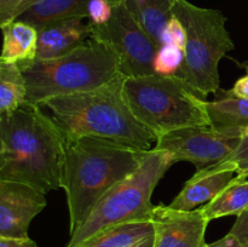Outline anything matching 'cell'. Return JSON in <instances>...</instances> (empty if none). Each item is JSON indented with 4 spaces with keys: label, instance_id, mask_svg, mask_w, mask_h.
I'll use <instances>...</instances> for the list:
<instances>
[{
    "label": "cell",
    "instance_id": "3",
    "mask_svg": "<svg viewBox=\"0 0 248 247\" xmlns=\"http://www.w3.org/2000/svg\"><path fill=\"white\" fill-rule=\"evenodd\" d=\"M125 77L120 74L99 89L53 97L43 104L51 110L65 140L98 137L137 149H152L156 137L138 121L124 99Z\"/></svg>",
    "mask_w": 248,
    "mask_h": 247
},
{
    "label": "cell",
    "instance_id": "6",
    "mask_svg": "<svg viewBox=\"0 0 248 247\" xmlns=\"http://www.w3.org/2000/svg\"><path fill=\"white\" fill-rule=\"evenodd\" d=\"M173 164L176 160L169 152L150 149L142 165L97 202L86 220L70 235L65 247L80 246L90 237L115 225L150 222L154 208L153 191Z\"/></svg>",
    "mask_w": 248,
    "mask_h": 247
},
{
    "label": "cell",
    "instance_id": "29",
    "mask_svg": "<svg viewBox=\"0 0 248 247\" xmlns=\"http://www.w3.org/2000/svg\"><path fill=\"white\" fill-rule=\"evenodd\" d=\"M246 75L240 77L236 82H235L234 87L230 90L234 96L240 97V98H246L248 99V67H246Z\"/></svg>",
    "mask_w": 248,
    "mask_h": 247
},
{
    "label": "cell",
    "instance_id": "27",
    "mask_svg": "<svg viewBox=\"0 0 248 247\" xmlns=\"http://www.w3.org/2000/svg\"><path fill=\"white\" fill-rule=\"evenodd\" d=\"M0 247H39L31 237L26 239H16V237H1L0 236Z\"/></svg>",
    "mask_w": 248,
    "mask_h": 247
},
{
    "label": "cell",
    "instance_id": "25",
    "mask_svg": "<svg viewBox=\"0 0 248 247\" xmlns=\"http://www.w3.org/2000/svg\"><path fill=\"white\" fill-rule=\"evenodd\" d=\"M227 160L236 166V176L248 179V136H242L239 145Z\"/></svg>",
    "mask_w": 248,
    "mask_h": 247
},
{
    "label": "cell",
    "instance_id": "7",
    "mask_svg": "<svg viewBox=\"0 0 248 247\" xmlns=\"http://www.w3.org/2000/svg\"><path fill=\"white\" fill-rule=\"evenodd\" d=\"M173 12L186 29L184 61L176 75L206 101L219 90L220 60L235 48L225 27L227 17L219 10L196 6L188 0H176Z\"/></svg>",
    "mask_w": 248,
    "mask_h": 247
},
{
    "label": "cell",
    "instance_id": "13",
    "mask_svg": "<svg viewBox=\"0 0 248 247\" xmlns=\"http://www.w3.org/2000/svg\"><path fill=\"white\" fill-rule=\"evenodd\" d=\"M81 17L61 19L39 31L35 61L58 58L75 50L91 38V24Z\"/></svg>",
    "mask_w": 248,
    "mask_h": 247
},
{
    "label": "cell",
    "instance_id": "12",
    "mask_svg": "<svg viewBox=\"0 0 248 247\" xmlns=\"http://www.w3.org/2000/svg\"><path fill=\"white\" fill-rule=\"evenodd\" d=\"M236 171L235 164L229 160L199 170L186 182L170 206L176 210L193 211L198 206L206 205L232 183L236 177Z\"/></svg>",
    "mask_w": 248,
    "mask_h": 247
},
{
    "label": "cell",
    "instance_id": "28",
    "mask_svg": "<svg viewBox=\"0 0 248 247\" xmlns=\"http://www.w3.org/2000/svg\"><path fill=\"white\" fill-rule=\"evenodd\" d=\"M205 247H246L235 235L228 232L225 236L212 244H207Z\"/></svg>",
    "mask_w": 248,
    "mask_h": 247
},
{
    "label": "cell",
    "instance_id": "16",
    "mask_svg": "<svg viewBox=\"0 0 248 247\" xmlns=\"http://www.w3.org/2000/svg\"><path fill=\"white\" fill-rule=\"evenodd\" d=\"M91 0H38L18 19L35 27L38 31L56 21L73 17L87 18Z\"/></svg>",
    "mask_w": 248,
    "mask_h": 247
},
{
    "label": "cell",
    "instance_id": "31",
    "mask_svg": "<svg viewBox=\"0 0 248 247\" xmlns=\"http://www.w3.org/2000/svg\"><path fill=\"white\" fill-rule=\"evenodd\" d=\"M244 136H248V126L246 127V130H245V132H244Z\"/></svg>",
    "mask_w": 248,
    "mask_h": 247
},
{
    "label": "cell",
    "instance_id": "15",
    "mask_svg": "<svg viewBox=\"0 0 248 247\" xmlns=\"http://www.w3.org/2000/svg\"><path fill=\"white\" fill-rule=\"evenodd\" d=\"M211 126L223 132L244 136L248 126V99L234 96L230 90H218L216 99L207 102Z\"/></svg>",
    "mask_w": 248,
    "mask_h": 247
},
{
    "label": "cell",
    "instance_id": "22",
    "mask_svg": "<svg viewBox=\"0 0 248 247\" xmlns=\"http://www.w3.org/2000/svg\"><path fill=\"white\" fill-rule=\"evenodd\" d=\"M38 0H0V27L18 19Z\"/></svg>",
    "mask_w": 248,
    "mask_h": 247
},
{
    "label": "cell",
    "instance_id": "14",
    "mask_svg": "<svg viewBox=\"0 0 248 247\" xmlns=\"http://www.w3.org/2000/svg\"><path fill=\"white\" fill-rule=\"evenodd\" d=\"M1 29L4 43L0 62L17 64L19 68L33 63L38 50V29L21 19H16Z\"/></svg>",
    "mask_w": 248,
    "mask_h": 247
},
{
    "label": "cell",
    "instance_id": "9",
    "mask_svg": "<svg viewBox=\"0 0 248 247\" xmlns=\"http://www.w3.org/2000/svg\"><path fill=\"white\" fill-rule=\"evenodd\" d=\"M241 137L212 126H194L160 136L153 149L169 152L176 162H191L199 171L225 161L237 148Z\"/></svg>",
    "mask_w": 248,
    "mask_h": 247
},
{
    "label": "cell",
    "instance_id": "17",
    "mask_svg": "<svg viewBox=\"0 0 248 247\" xmlns=\"http://www.w3.org/2000/svg\"><path fill=\"white\" fill-rule=\"evenodd\" d=\"M135 18L159 46L167 23L174 16L176 0H124Z\"/></svg>",
    "mask_w": 248,
    "mask_h": 247
},
{
    "label": "cell",
    "instance_id": "23",
    "mask_svg": "<svg viewBox=\"0 0 248 247\" xmlns=\"http://www.w3.org/2000/svg\"><path fill=\"white\" fill-rule=\"evenodd\" d=\"M171 44L184 51L186 45V29L178 17L173 16L167 23L162 36V45Z\"/></svg>",
    "mask_w": 248,
    "mask_h": 247
},
{
    "label": "cell",
    "instance_id": "8",
    "mask_svg": "<svg viewBox=\"0 0 248 247\" xmlns=\"http://www.w3.org/2000/svg\"><path fill=\"white\" fill-rule=\"evenodd\" d=\"M91 24V38L118 56L121 74H154V58L160 46L143 29L124 0L113 1V16L104 24Z\"/></svg>",
    "mask_w": 248,
    "mask_h": 247
},
{
    "label": "cell",
    "instance_id": "20",
    "mask_svg": "<svg viewBox=\"0 0 248 247\" xmlns=\"http://www.w3.org/2000/svg\"><path fill=\"white\" fill-rule=\"evenodd\" d=\"M27 102V82L17 64L0 62V115L14 113Z\"/></svg>",
    "mask_w": 248,
    "mask_h": 247
},
{
    "label": "cell",
    "instance_id": "18",
    "mask_svg": "<svg viewBox=\"0 0 248 247\" xmlns=\"http://www.w3.org/2000/svg\"><path fill=\"white\" fill-rule=\"evenodd\" d=\"M201 208L210 222L228 216L239 217L248 208V179L236 176L222 193Z\"/></svg>",
    "mask_w": 248,
    "mask_h": 247
},
{
    "label": "cell",
    "instance_id": "24",
    "mask_svg": "<svg viewBox=\"0 0 248 247\" xmlns=\"http://www.w3.org/2000/svg\"><path fill=\"white\" fill-rule=\"evenodd\" d=\"M114 0H91L87 7V19L92 24H104L113 16Z\"/></svg>",
    "mask_w": 248,
    "mask_h": 247
},
{
    "label": "cell",
    "instance_id": "5",
    "mask_svg": "<svg viewBox=\"0 0 248 247\" xmlns=\"http://www.w3.org/2000/svg\"><path fill=\"white\" fill-rule=\"evenodd\" d=\"M123 96L133 115L155 137L194 126H211L207 101L177 75L125 77Z\"/></svg>",
    "mask_w": 248,
    "mask_h": 247
},
{
    "label": "cell",
    "instance_id": "2",
    "mask_svg": "<svg viewBox=\"0 0 248 247\" xmlns=\"http://www.w3.org/2000/svg\"><path fill=\"white\" fill-rule=\"evenodd\" d=\"M148 152L98 137L65 140L61 188L67 198L70 235L111 188L142 165Z\"/></svg>",
    "mask_w": 248,
    "mask_h": 247
},
{
    "label": "cell",
    "instance_id": "26",
    "mask_svg": "<svg viewBox=\"0 0 248 247\" xmlns=\"http://www.w3.org/2000/svg\"><path fill=\"white\" fill-rule=\"evenodd\" d=\"M229 232L235 235L245 246L248 247V208L236 218Z\"/></svg>",
    "mask_w": 248,
    "mask_h": 247
},
{
    "label": "cell",
    "instance_id": "30",
    "mask_svg": "<svg viewBox=\"0 0 248 247\" xmlns=\"http://www.w3.org/2000/svg\"><path fill=\"white\" fill-rule=\"evenodd\" d=\"M128 247H153V236L152 237H148V239L143 240V241L138 242V244L132 245V246H128Z\"/></svg>",
    "mask_w": 248,
    "mask_h": 247
},
{
    "label": "cell",
    "instance_id": "11",
    "mask_svg": "<svg viewBox=\"0 0 248 247\" xmlns=\"http://www.w3.org/2000/svg\"><path fill=\"white\" fill-rule=\"evenodd\" d=\"M47 205L46 194L26 183L0 181V236L26 239L31 220Z\"/></svg>",
    "mask_w": 248,
    "mask_h": 247
},
{
    "label": "cell",
    "instance_id": "19",
    "mask_svg": "<svg viewBox=\"0 0 248 247\" xmlns=\"http://www.w3.org/2000/svg\"><path fill=\"white\" fill-rule=\"evenodd\" d=\"M153 235L152 222L125 223L98 232L78 247H128Z\"/></svg>",
    "mask_w": 248,
    "mask_h": 247
},
{
    "label": "cell",
    "instance_id": "10",
    "mask_svg": "<svg viewBox=\"0 0 248 247\" xmlns=\"http://www.w3.org/2000/svg\"><path fill=\"white\" fill-rule=\"evenodd\" d=\"M154 235L153 247H205L210 220L199 207L181 211L170 205L154 206L150 218Z\"/></svg>",
    "mask_w": 248,
    "mask_h": 247
},
{
    "label": "cell",
    "instance_id": "1",
    "mask_svg": "<svg viewBox=\"0 0 248 247\" xmlns=\"http://www.w3.org/2000/svg\"><path fill=\"white\" fill-rule=\"evenodd\" d=\"M65 138L51 116L26 102L0 115V181L26 183L47 194L61 188Z\"/></svg>",
    "mask_w": 248,
    "mask_h": 247
},
{
    "label": "cell",
    "instance_id": "21",
    "mask_svg": "<svg viewBox=\"0 0 248 247\" xmlns=\"http://www.w3.org/2000/svg\"><path fill=\"white\" fill-rule=\"evenodd\" d=\"M184 61V51L171 44L160 46L154 58V74L176 75Z\"/></svg>",
    "mask_w": 248,
    "mask_h": 247
},
{
    "label": "cell",
    "instance_id": "4",
    "mask_svg": "<svg viewBox=\"0 0 248 247\" xmlns=\"http://www.w3.org/2000/svg\"><path fill=\"white\" fill-rule=\"evenodd\" d=\"M21 69L27 82V102L39 107L53 97L99 89L121 74L118 56L92 38L67 55L34 61Z\"/></svg>",
    "mask_w": 248,
    "mask_h": 247
}]
</instances>
